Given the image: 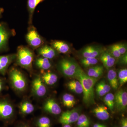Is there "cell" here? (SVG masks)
<instances>
[{
	"mask_svg": "<svg viewBox=\"0 0 127 127\" xmlns=\"http://www.w3.org/2000/svg\"><path fill=\"white\" fill-rule=\"evenodd\" d=\"M74 77L81 83L83 89V102L88 106L94 104L95 103L94 86L97 79L89 76L79 66Z\"/></svg>",
	"mask_w": 127,
	"mask_h": 127,
	"instance_id": "cell-1",
	"label": "cell"
},
{
	"mask_svg": "<svg viewBox=\"0 0 127 127\" xmlns=\"http://www.w3.org/2000/svg\"><path fill=\"white\" fill-rule=\"evenodd\" d=\"M16 59L17 63L19 66L27 70H32L34 54L30 48L24 46L19 47Z\"/></svg>",
	"mask_w": 127,
	"mask_h": 127,
	"instance_id": "cell-2",
	"label": "cell"
},
{
	"mask_svg": "<svg viewBox=\"0 0 127 127\" xmlns=\"http://www.w3.org/2000/svg\"><path fill=\"white\" fill-rule=\"evenodd\" d=\"M9 81L13 88L18 92H22L26 89L27 82L22 72L17 68H11L9 72Z\"/></svg>",
	"mask_w": 127,
	"mask_h": 127,
	"instance_id": "cell-3",
	"label": "cell"
},
{
	"mask_svg": "<svg viewBox=\"0 0 127 127\" xmlns=\"http://www.w3.org/2000/svg\"><path fill=\"white\" fill-rule=\"evenodd\" d=\"M79 66L74 61L65 58L59 61L58 67L63 75L70 77L74 76Z\"/></svg>",
	"mask_w": 127,
	"mask_h": 127,
	"instance_id": "cell-4",
	"label": "cell"
},
{
	"mask_svg": "<svg viewBox=\"0 0 127 127\" xmlns=\"http://www.w3.org/2000/svg\"><path fill=\"white\" fill-rule=\"evenodd\" d=\"M15 113L13 105L7 98H0V120L7 122L11 119Z\"/></svg>",
	"mask_w": 127,
	"mask_h": 127,
	"instance_id": "cell-5",
	"label": "cell"
},
{
	"mask_svg": "<svg viewBox=\"0 0 127 127\" xmlns=\"http://www.w3.org/2000/svg\"><path fill=\"white\" fill-rule=\"evenodd\" d=\"M26 40L30 46L34 49L40 47L44 42L42 37L33 26L29 28L26 35Z\"/></svg>",
	"mask_w": 127,
	"mask_h": 127,
	"instance_id": "cell-6",
	"label": "cell"
},
{
	"mask_svg": "<svg viewBox=\"0 0 127 127\" xmlns=\"http://www.w3.org/2000/svg\"><path fill=\"white\" fill-rule=\"evenodd\" d=\"M127 106V93L123 89L116 92L114 95V107L118 111L123 112Z\"/></svg>",
	"mask_w": 127,
	"mask_h": 127,
	"instance_id": "cell-7",
	"label": "cell"
},
{
	"mask_svg": "<svg viewBox=\"0 0 127 127\" xmlns=\"http://www.w3.org/2000/svg\"><path fill=\"white\" fill-rule=\"evenodd\" d=\"M32 91L34 95L38 97H42L46 95L47 89L41 77L37 76L32 81Z\"/></svg>",
	"mask_w": 127,
	"mask_h": 127,
	"instance_id": "cell-8",
	"label": "cell"
},
{
	"mask_svg": "<svg viewBox=\"0 0 127 127\" xmlns=\"http://www.w3.org/2000/svg\"><path fill=\"white\" fill-rule=\"evenodd\" d=\"M77 110L74 109L64 112L59 119V122L63 125L70 124L77 122L79 117Z\"/></svg>",
	"mask_w": 127,
	"mask_h": 127,
	"instance_id": "cell-9",
	"label": "cell"
},
{
	"mask_svg": "<svg viewBox=\"0 0 127 127\" xmlns=\"http://www.w3.org/2000/svg\"><path fill=\"white\" fill-rule=\"evenodd\" d=\"M104 51L102 48L96 46H89L81 51V53L83 58H96L100 57Z\"/></svg>",
	"mask_w": 127,
	"mask_h": 127,
	"instance_id": "cell-10",
	"label": "cell"
},
{
	"mask_svg": "<svg viewBox=\"0 0 127 127\" xmlns=\"http://www.w3.org/2000/svg\"><path fill=\"white\" fill-rule=\"evenodd\" d=\"M10 32L4 23H0V52L7 49Z\"/></svg>",
	"mask_w": 127,
	"mask_h": 127,
	"instance_id": "cell-11",
	"label": "cell"
},
{
	"mask_svg": "<svg viewBox=\"0 0 127 127\" xmlns=\"http://www.w3.org/2000/svg\"><path fill=\"white\" fill-rule=\"evenodd\" d=\"M16 55L11 54L0 56V74L4 76L9 66L16 59Z\"/></svg>",
	"mask_w": 127,
	"mask_h": 127,
	"instance_id": "cell-12",
	"label": "cell"
},
{
	"mask_svg": "<svg viewBox=\"0 0 127 127\" xmlns=\"http://www.w3.org/2000/svg\"><path fill=\"white\" fill-rule=\"evenodd\" d=\"M43 108L46 112L53 115H59L62 112L61 108L59 104L52 98H50L46 101L43 105Z\"/></svg>",
	"mask_w": 127,
	"mask_h": 127,
	"instance_id": "cell-13",
	"label": "cell"
},
{
	"mask_svg": "<svg viewBox=\"0 0 127 127\" xmlns=\"http://www.w3.org/2000/svg\"><path fill=\"white\" fill-rule=\"evenodd\" d=\"M100 59L103 65L107 69L112 67L116 63V58L107 51H104L100 56Z\"/></svg>",
	"mask_w": 127,
	"mask_h": 127,
	"instance_id": "cell-14",
	"label": "cell"
},
{
	"mask_svg": "<svg viewBox=\"0 0 127 127\" xmlns=\"http://www.w3.org/2000/svg\"><path fill=\"white\" fill-rule=\"evenodd\" d=\"M38 53L42 57L49 59L55 58L56 56L57 52L51 46L46 45L38 49Z\"/></svg>",
	"mask_w": 127,
	"mask_h": 127,
	"instance_id": "cell-15",
	"label": "cell"
},
{
	"mask_svg": "<svg viewBox=\"0 0 127 127\" xmlns=\"http://www.w3.org/2000/svg\"><path fill=\"white\" fill-rule=\"evenodd\" d=\"M52 47L57 52L62 54H66L69 52L70 47L67 43L63 41L55 40L51 43Z\"/></svg>",
	"mask_w": 127,
	"mask_h": 127,
	"instance_id": "cell-16",
	"label": "cell"
},
{
	"mask_svg": "<svg viewBox=\"0 0 127 127\" xmlns=\"http://www.w3.org/2000/svg\"><path fill=\"white\" fill-rule=\"evenodd\" d=\"M42 76L41 77L44 83L49 86H52L57 82L58 79L56 74L50 71L45 72L41 71Z\"/></svg>",
	"mask_w": 127,
	"mask_h": 127,
	"instance_id": "cell-17",
	"label": "cell"
},
{
	"mask_svg": "<svg viewBox=\"0 0 127 127\" xmlns=\"http://www.w3.org/2000/svg\"><path fill=\"white\" fill-rule=\"evenodd\" d=\"M93 112L96 117L100 120H108L110 116L106 107L102 105L96 107L93 109Z\"/></svg>",
	"mask_w": 127,
	"mask_h": 127,
	"instance_id": "cell-18",
	"label": "cell"
},
{
	"mask_svg": "<svg viewBox=\"0 0 127 127\" xmlns=\"http://www.w3.org/2000/svg\"><path fill=\"white\" fill-rule=\"evenodd\" d=\"M111 87L104 80L101 81L97 84L96 91L99 96H103L111 91Z\"/></svg>",
	"mask_w": 127,
	"mask_h": 127,
	"instance_id": "cell-19",
	"label": "cell"
},
{
	"mask_svg": "<svg viewBox=\"0 0 127 127\" xmlns=\"http://www.w3.org/2000/svg\"><path fill=\"white\" fill-rule=\"evenodd\" d=\"M107 79L110 86L113 89L117 90L118 88V82L117 72L115 70L111 69L108 70L107 73Z\"/></svg>",
	"mask_w": 127,
	"mask_h": 127,
	"instance_id": "cell-20",
	"label": "cell"
},
{
	"mask_svg": "<svg viewBox=\"0 0 127 127\" xmlns=\"http://www.w3.org/2000/svg\"><path fill=\"white\" fill-rule=\"evenodd\" d=\"M104 67L102 66H95L89 68L87 72V75L90 77L98 78L103 75Z\"/></svg>",
	"mask_w": 127,
	"mask_h": 127,
	"instance_id": "cell-21",
	"label": "cell"
},
{
	"mask_svg": "<svg viewBox=\"0 0 127 127\" xmlns=\"http://www.w3.org/2000/svg\"><path fill=\"white\" fill-rule=\"evenodd\" d=\"M67 86L70 91L77 94H81L83 92L81 83L78 80L70 81L67 83Z\"/></svg>",
	"mask_w": 127,
	"mask_h": 127,
	"instance_id": "cell-22",
	"label": "cell"
},
{
	"mask_svg": "<svg viewBox=\"0 0 127 127\" xmlns=\"http://www.w3.org/2000/svg\"><path fill=\"white\" fill-rule=\"evenodd\" d=\"M45 0H28L27 7L29 14V23L31 24L36 7L39 3Z\"/></svg>",
	"mask_w": 127,
	"mask_h": 127,
	"instance_id": "cell-23",
	"label": "cell"
},
{
	"mask_svg": "<svg viewBox=\"0 0 127 127\" xmlns=\"http://www.w3.org/2000/svg\"><path fill=\"white\" fill-rule=\"evenodd\" d=\"M20 110L21 113L24 115H28L33 112L34 111V105L27 101L22 102L20 105Z\"/></svg>",
	"mask_w": 127,
	"mask_h": 127,
	"instance_id": "cell-24",
	"label": "cell"
},
{
	"mask_svg": "<svg viewBox=\"0 0 127 127\" xmlns=\"http://www.w3.org/2000/svg\"><path fill=\"white\" fill-rule=\"evenodd\" d=\"M35 64L37 67L41 69L42 70H48L51 67V64L49 59L42 57L36 59Z\"/></svg>",
	"mask_w": 127,
	"mask_h": 127,
	"instance_id": "cell-25",
	"label": "cell"
},
{
	"mask_svg": "<svg viewBox=\"0 0 127 127\" xmlns=\"http://www.w3.org/2000/svg\"><path fill=\"white\" fill-rule=\"evenodd\" d=\"M63 102L64 106L68 108H71L74 106L76 101L73 95L69 94H65L63 96Z\"/></svg>",
	"mask_w": 127,
	"mask_h": 127,
	"instance_id": "cell-26",
	"label": "cell"
},
{
	"mask_svg": "<svg viewBox=\"0 0 127 127\" xmlns=\"http://www.w3.org/2000/svg\"><path fill=\"white\" fill-rule=\"evenodd\" d=\"M103 101L105 104L112 112L114 107V95L112 93L107 94L104 96Z\"/></svg>",
	"mask_w": 127,
	"mask_h": 127,
	"instance_id": "cell-27",
	"label": "cell"
},
{
	"mask_svg": "<svg viewBox=\"0 0 127 127\" xmlns=\"http://www.w3.org/2000/svg\"><path fill=\"white\" fill-rule=\"evenodd\" d=\"M81 63L84 67H88L96 64L98 60L96 58H83L81 59Z\"/></svg>",
	"mask_w": 127,
	"mask_h": 127,
	"instance_id": "cell-28",
	"label": "cell"
},
{
	"mask_svg": "<svg viewBox=\"0 0 127 127\" xmlns=\"http://www.w3.org/2000/svg\"><path fill=\"white\" fill-rule=\"evenodd\" d=\"M77 122V127H89L90 126V121L87 117L84 114L79 116Z\"/></svg>",
	"mask_w": 127,
	"mask_h": 127,
	"instance_id": "cell-29",
	"label": "cell"
},
{
	"mask_svg": "<svg viewBox=\"0 0 127 127\" xmlns=\"http://www.w3.org/2000/svg\"><path fill=\"white\" fill-rule=\"evenodd\" d=\"M36 125L38 127H51V120L47 117H41L37 120Z\"/></svg>",
	"mask_w": 127,
	"mask_h": 127,
	"instance_id": "cell-30",
	"label": "cell"
},
{
	"mask_svg": "<svg viewBox=\"0 0 127 127\" xmlns=\"http://www.w3.org/2000/svg\"><path fill=\"white\" fill-rule=\"evenodd\" d=\"M118 78L119 84L122 86L127 82V68L120 69L118 72Z\"/></svg>",
	"mask_w": 127,
	"mask_h": 127,
	"instance_id": "cell-31",
	"label": "cell"
},
{
	"mask_svg": "<svg viewBox=\"0 0 127 127\" xmlns=\"http://www.w3.org/2000/svg\"><path fill=\"white\" fill-rule=\"evenodd\" d=\"M108 51L116 59L120 58L122 56L117 47L116 44H114L109 46Z\"/></svg>",
	"mask_w": 127,
	"mask_h": 127,
	"instance_id": "cell-32",
	"label": "cell"
},
{
	"mask_svg": "<svg viewBox=\"0 0 127 127\" xmlns=\"http://www.w3.org/2000/svg\"><path fill=\"white\" fill-rule=\"evenodd\" d=\"M116 45L121 55H124L127 53V47L126 44L124 43H117Z\"/></svg>",
	"mask_w": 127,
	"mask_h": 127,
	"instance_id": "cell-33",
	"label": "cell"
},
{
	"mask_svg": "<svg viewBox=\"0 0 127 127\" xmlns=\"http://www.w3.org/2000/svg\"><path fill=\"white\" fill-rule=\"evenodd\" d=\"M5 88V83L4 79L0 76V94Z\"/></svg>",
	"mask_w": 127,
	"mask_h": 127,
	"instance_id": "cell-34",
	"label": "cell"
},
{
	"mask_svg": "<svg viewBox=\"0 0 127 127\" xmlns=\"http://www.w3.org/2000/svg\"><path fill=\"white\" fill-rule=\"evenodd\" d=\"M120 62L122 64L126 65L127 63V53L124 55H122L120 58Z\"/></svg>",
	"mask_w": 127,
	"mask_h": 127,
	"instance_id": "cell-35",
	"label": "cell"
},
{
	"mask_svg": "<svg viewBox=\"0 0 127 127\" xmlns=\"http://www.w3.org/2000/svg\"><path fill=\"white\" fill-rule=\"evenodd\" d=\"M121 127H127V118H123L121 120Z\"/></svg>",
	"mask_w": 127,
	"mask_h": 127,
	"instance_id": "cell-36",
	"label": "cell"
},
{
	"mask_svg": "<svg viewBox=\"0 0 127 127\" xmlns=\"http://www.w3.org/2000/svg\"><path fill=\"white\" fill-rule=\"evenodd\" d=\"M93 127H107L106 125L100 124H96L94 125Z\"/></svg>",
	"mask_w": 127,
	"mask_h": 127,
	"instance_id": "cell-37",
	"label": "cell"
},
{
	"mask_svg": "<svg viewBox=\"0 0 127 127\" xmlns=\"http://www.w3.org/2000/svg\"><path fill=\"white\" fill-rule=\"evenodd\" d=\"M17 127H31L29 126V125L27 124H26L22 123L19 124Z\"/></svg>",
	"mask_w": 127,
	"mask_h": 127,
	"instance_id": "cell-38",
	"label": "cell"
},
{
	"mask_svg": "<svg viewBox=\"0 0 127 127\" xmlns=\"http://www.w3.org/2000/svg\"><path fill=\"white\" fill-rule=\"evenodd\" d=\"M63 127H71V126L70 124H66L64 125Z\"/></svg>",
	"mask_w": 127,
	"mask_h": 127,
	"instance_id": "cell-39",
	"label": "cell"
},
{
	"mask_svg": "<svg viewBox=\"0 0 127 127\" xmlns=\"http://www.w3.org/2000/svg\"><path fill=\"white\" fill-rule=\"evenodd\" d=\"M2 11V10H1V9H0V17L1 15Z\"/></svg>",
	"mask_w": 127,
	"mask_h": 127,
	"instance_id": "cell-40",
	"label": "cell"
}]
</instances>
